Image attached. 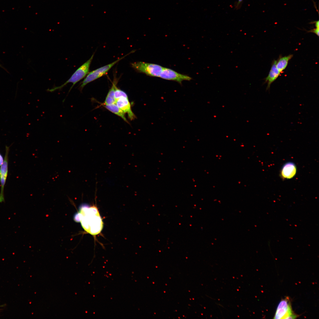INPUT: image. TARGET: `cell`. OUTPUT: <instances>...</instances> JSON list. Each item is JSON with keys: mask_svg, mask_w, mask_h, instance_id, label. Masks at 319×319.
Wrapping results in <instances>:
<instances>
[{"mask_svg": "<svg viewBox=\"0 0 319 319\" xmlns=\"http://www.w3.org/2000/svg\"><path fill=\"white\" fill-rule=\"evenodd\" d=\"M297 168L295 164L292 162L286 163L282 167L280 172L281 177L284 179H289L296 175Z\"/></svg>", "mask_w": 319, "mask_h": 319, "instance_id": "cell-9", "label": "cell"}, {"mask_svg": "<svg viewBox=\"0 0 319 319\" xmlns=\"http://www.w3.org/2000/svg\"><path fill=\"white\" fill-rule=\"evenodd\" d=\"M76 216L79 217L75 219H78L84 230L90 234L97 235L102 230L103 222L96 206H82Z\"/></svg>", "mask_w": 319, "mask_h": 319, "instance_id": "cell-1", "label": "cell"}, {"mask_svg": "<svg viewBox=\"0 0 319 319\" xmlns=\"http://www.w3.org/2000/svg\"><path fill=\"white\" fill-rule=\"evenodd\" d=\"M94 54L90 58L81 66L71 75L70 78L64 84L59 86L54 87L47 89L48 92H53L56 90H61L67 84L72 83V85L67 95L71 91L74 86L78 82L85 77L89 72L90 65L93 58Z\"/></svg>", "mask_w": 319, "mask_h": 319, "instance_id": "cell-2", "label": "cell"}, {"mask_svg": "<svg viewBox=\"0 0 319 319\" xmlns=\"http://www.w3.org/2000/svg\"><path fill=\"white\" fill-rule=\"evenodd\" d=\"M103 106L109 111L121 117L126 123H129L125 117V113L117 106L115 103L110 105H103Z\"/></svg>", "mask_w": 319, "mask_h": 319, "instance_id": "cell-12", "label": "cell"}, {"mask_svg": "<svg viewBox=\"0 0 319 319\" xmlns=\"http://www.w3.org/2000/svg\"><path fill=\"white\" fill-rule=\"evenodd\" d=\"M159 77L167 80L176 81L180 84H181L183 81H190L192 79V78L189 76L165 67L163 68Z\"/></svg>", "mask_w": 319, "mask_h": 319, "instance_id": "cell-6", "label": "cell"}, {"mask_svg": "<svg viewBox=\"0 0 319 319\" xmlns=\"http://www.w3.org/2000/svg\"><path fill=\"white\" fill-rule=\"evenodd\" d=\"M297 315L293 312L289 298L286 297L279 302L274 316V319H295Z\"/></svg>", "mask_w": 319, "mask_h": 319, "instance_id": "cell-5", "label": "cell"}, {"mask_svg": "<svg viewBox=\"0 0 319 319\" xmlns=\"http://www.w3.org/2000/svg\"><path fill=\"white\" fill-rule=\"evenodd\" d=\"M293 56L292 54H290L287 56L280 57L279 60L277 61L276 66L279 72L281 73L286 68L289 61Z\"/></svg>", "mask_w": 319, "mask_h": 319, "instance_id": "cell-13", "label": "cell"}, {"mask_svg": "<svg viewBox=\"0 0 319 319\" xmlns=\"http://www.w3.org/2000/svg\"><path fill=\"white\" fill-rule=\"evenodd\" d=\"M131 65L137 71L152 77H159L164 68L158 64L141 61L132 63Z\"/></svg>", "mask_w": 319, "mask_h": 319, "instance_id": "cell-4", "label": "cell"}, {"mask_svg": "<svg viewBox=\"0 0 319 319\" xmlns=\"http://www.w3.org/2000/svg\"><path fill=\"white\" fill-rule=\"evenodd\" d=\"M115 104L125 113L128 114L131 120H134L136 116L132 111L130 102L128 98L122 97L116 100Z\"/></svg>", "mask_w": 319, "mask_h": 319, "instance_id": "cell-8", "label": "cell"}, {"mask_svg": "<svg viewBox=\"0 0 319 319\" xmlns=\"http://www.w3.org/2000/svg\"><path fill=\"white\" fill-rule=\"evenodd\" d=\"M276 62L277 60H275L273 61L268 74L265 79V83H267V90L269 89L271 84L278 78L281 73L276 67Z\"/></svg>", "mask_w": 319, "mask_h": 319, "instance_id": "cell-10", "label": "cell"}, {"mask_svg": "<svg viewBox=\"0 0 319 319\" xmlns=\"http://www.w3.org/2000/svg\"><path fill=\"white\" fill-rule=\"evenodd\" d=\"M319 28H317L316 27L315 28L311 30L308 31L309 32H313L315 34L318 36H319Z\"/></svg>", "mask_w": 319, "mask_h": 319, "instance_id": "cell-15", "label": "cell"}, {"mask_svg": "<svg viewBox=\"0 0 319 319\" xmlns=\"http://www.w3.org/2000/svg\"><path fill=\"white\" fill-rule=\"evenodd\" d=\"M134 52L135 51H132L128 54L118 59L112 63L89 72L83 81L79 85L78 88L79 89L81 92L84 87L87 84L106 74L108 71L119 61L123 59L128 55Z\"/></svg>", "mask_w": 319, "mask_h": 319, "instance_id": "cell-3", "label": "cell"}, {"mask_svg": "<svg viewBox=\"0 0 319 319\" xmlns=\"http://www.w3.org/2000/svg\"><path fill=\"white\" fill-rule=\"evenodd\" d=\"M9 147L6 148L5 154L3 164L0 168V181L1 187L0 193V203L4 202V188L8 174Z\"/></svg>", "mask_w": 319, "mask_h": 319, "instance_id": "cell-7", "label": "cell"}, {"mask_svg": "<svg viewBox=\"0 0 319 319\" xmlns=\"http://www.w3.org/2000/svg\"><path fill=\"white\" fill-rule=\"evenodd\" d=\"M115 100L122 97L128 98L127 94L124 91L116 87L115 91Z\"/></svg>", "mask_w": 319, "mask_h": 319, "instance_id": "cell-14", "label": "cell"}, {"mask_svg": "<svg viewBox=\"0 0 319 319\" xmlns=\"http://www.w3.org/2000/svg\"><path fill=\"white\" fill-rule=\"evenodd\" d=\"M239 0V3H240L242 1V0Z\"/></svg>", "mask_w": 319, "mask_h": 319, "instance_id": "cell-18", "label": "cell"}, {"mask_svg": "<svg viewBox=\"0 0 319 319\" xmlns=\"http://www.w3.org/2000/svg\"><path fill=\"white\" fill-rule=\"evenodd\" d=\"M315 26L317 28H319V21L318 20V21H315Z\"/></svg>", "mask_w": 319, "mask_h": 319, "instance_id": "cell-17", "label": "cell"}, {"mask_svg": "<svg viewBox=\"0 0 319 319\" xmlns=\"http://www.w3.org/2000/svg\"><path fill=\"white\" fill-rule=\"evenodd\" d=\"M118 82L116 79H114L111 87L108 91L103 105H110L115 103V91Z\"/></svg>", "mask_w": 319, "mask_h": 319, "instance_id": "cell-11", "label": "cell"}, {"mask_svg": "<svg viewBox=\"0 0 319 319\" xmlns=\"http://www.w3.org/2000/svg\"><path fill=\"white\" fill-rule=\"evenodd\" d=\"M4 160L3 157L0 154V166H1L3 163Z\"/></svg>", "mask_w": 319, "mask_h": 319, "instance_id": "cell-16", "label": "cell"}]
</instances>
